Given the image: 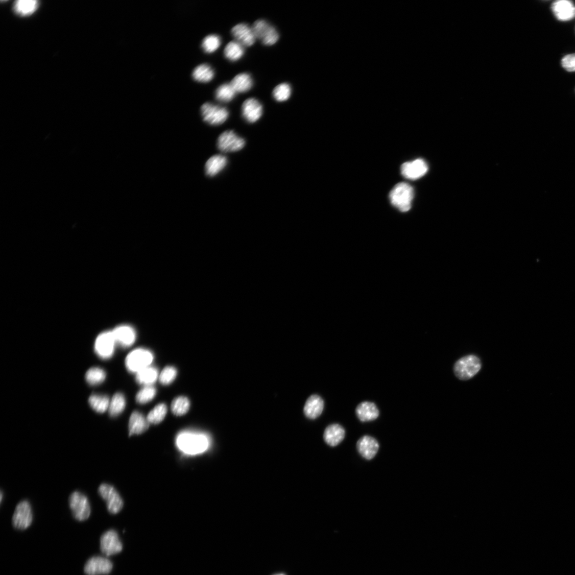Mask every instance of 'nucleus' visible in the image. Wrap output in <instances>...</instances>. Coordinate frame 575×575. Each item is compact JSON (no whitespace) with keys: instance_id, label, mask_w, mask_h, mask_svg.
<instances>
[{"instance_id":"f257e3e1","label":"nucleus","mask_w":575,"mask_h":575,"mask_svg":"<svg viewBox=\"0 0 575 575\" xmlns=\"http://www.w3.org/2000/svg\"><path fill=\"white\" fill-rule=\"evenodd\" d=\"M177 445L187 454H197L206 451L209 446V440L204 434L184 432L178 435Z\"/></svg>"},{"instance_id":"f03ea898","label":"nucleus","mask_w":575,"mask_h":575,"mask_svg":"<svg viewBox=\"0 0 575 575\" xmlns=\"http://www.w3.org/2000/svg\"><path fill=\"white\" fill-rule=\"evenodd\" d=\"M414 197L413 187L410 184L402 182L396 184L390 194L392 204L400 211H409Z\"/></svg>"},{"instance_id":"7ed1b4c3","label":"nucleus","mask_w":575,"mask_h":575,"mask_svg":"<svg viewBox=\"0 0 575 575\" xmlns=\"http://www.w3.org/2000/svg\"><path fill=\"white\" fill-rule=\"evenodd\" d=\"M482 368L481 360L474 355H469L459 359L454 366L456 376L461 380H468L479 372Z\"/></svg>"},{"instance_id":"20e7f679","label":"nucleus","mask_w":575,"mask_h":575,"mask_svg":"<svg viewBox=\"0 0 575 575\" xmlns=\"http://www.w3.org/2000/svg\"><path fill=\"white\" fill-rule=\"evenodd\" d=\"M153 360V354L149 350L143 348L136 349L127 356L126 365L130 372L137 373L150 367Z\"/></svg>"},{"instance_id":"39448f33","label":"nucleus","mask_w":575,"mask_h":575,"mask_svg":"<svg viewBox=\"0 0 575 575\" xmlns=\"http://www.w3.org/2000/svg\"><path fill=\"white\" fill-rule=\"evenodd\" d=\"M69 504L75 518L80 521L88 519L91 515V507L88 498L80 492H73L69 496Z\"/></svg>"},{"instance_id":"423d86ee","label":"nucleus","mask_w":575,"mask_h":575,"mask_svg":"<svg viewBox=\"0 0 575 575\" xmlns=\"http://www.w3.org/2000/svg\"><path fill=\"white\" fill-rule=\"evenodd\" d=\"M201 114L204 121L212 126H218L223 124L229 116V112L226 108L209 103H205L202 106Z\"/></svg>"},{"instance_id":"0eeeda50","label":"nucleus","mask_w":575,"mask_h":575,"mask_svg":"<svg viewBox=\"0 0 575 575\" xmlns=\"http://www.w3.org/2000/svg\"><path fill=\"white\" fill-rule=\"evenodd\" d=\"M98 493L105 500L108 510L112 514H117L123 508L122 497L114 487L107 484L99 486Z\"/></svg>"},{"instance_id":"6e6552de","label":"nucleus","mask_w":575,"mask_h":575,"mask_svg":"<svg viewBox=\"0 0 575 575\" xmlns=\"http://www.w3.org/2000/svg\"><path fill=\"white\" fill-rule=\"evenodd\" d=\"M252 29L256 38L260 40L266 45L270 46L276 44L279 39V35L277 30L265 20L256 21Z\"/></svg>"},{"instance_id":"1a4fd4ad","label":"nucleus","mask_w":575,"mask_h":575,"mask_svg":"<svg viewBox=\"0 0 575 575\" xmlns=\"http://www.w3.org/2000/svg\"><path fill=\"white\" fill-rule=\"evenodd\" d=\"M115 342L112 331H106L100 334L94 344V350L98 356L103 359H108L114 355Z\"/></svg>"},{"instance_id":"9d476101","label":"nucleus","mask_w":575,"mask_h":575,"mask_svg":"<svg viewBox=\"0 0 575 575\" xmlns=\"http://www.w3.org/2000/svg\"><path fill=\"white\" fill-rule=\"evenodd\" d=\"M217 145L221 152L233 153L241 151L245 146V141L233 131H227L219 136Z\"/></svg>"},{"instance_id":"9b49d317","label":"nucleus","mask_w":575,"mask_h":575,"mask_svg":"<svg viewBox=\"0 0 575 575\" xmlns=\"http://www.w3.org/2000/svg\"><path fill=\"white\" fill-rule=\"evenodd\" d=\"M33 513L29 502L25 500L18 504L12 517V524L18 530L28 529L33 521Z\"/></svg>"},{"instance_id":"f8f14e48","label":"nucleus","mask_w":575,"mask_h":575,"mask_svg":"<svg viewBox=\"0 0 575 575\" xmlns=\"http://www.w3.org/2000/svg\"><path fill=\"white\" fill-rule=\"evenodd\" d=\"M101 549L107 557L118 554L122 551L123 544L115 531L109 530L102 536Z\"/></svg>"},{"instance_id":"ddd939ff","label":"nucleus","mask_w":575,"mask_h":575,"mask_svg":"<svg viewBox=\"0 0 575 575\" xmlns=\"http://www.w3.org/2000/svg\"><path fill=\"white\" fill-rule=\"evenodd\" d=\"M112 562L102 557H93L87 561L84 572L87 575H106L112 570Z\"/></svg>"},{"instance_id":"4468645a","label":"nucleus","mask_w":575,"mask_h":575,"mask_svg":"<svg viewBox=\"0 0 575 575\" xmlns=\"http://www.w3.org/2000/svg\"><path fill=\"white\" fill-rule=\"evenodd\" d=\"M428 166L426 161L422 159L406 162L401 167L403 176L408 179L417 180L427 173Z\"/></svg>"},{"instance_id":"2eb2a0df","label":"nucleus","mask_w":575,"mask_h":575,"mask_svg":"<svg viewBox=\"0 0 575 575\" xmlns=\"http://www.w3.org/2000/svg\"><path fill=\"white\" fill-rule=\"evenodd\" d=\"M231 33L235 41L244 46H252L256 39L252 28L245 23H239L234 26L231 30Z\"/></svg>"},{"instance_id":"dca6fc26","label":"nucleus","mask_w":575,"mask_h":575,"mask_svg":"<svg viewBox=\"0 0 575 575\" xmlns=\"http://www.w3.org/2000/svg\"><path fill=\"white\" fill-rule=\"evenodd\" d=\"M242 111L243 117L246 122L254 123L261 117L263 108L257 99L249 98L243 103Z\"/></svg>"},{"instance_id":"f3484780","label":"nucleus","mask_w":575,"mask_h":575,"mask_svg":"<svg viewBox=\"0 0 575 575\" xmlns=\"http://www.w3.org/2000/svg\"><path fill=\"white\" fill-rule=\"evenodd\" d=\"M357 449L360 454L365 459L370 460L376 456L379 448L378 441L370 436H364L358 441Z\"/></svg>"},{"instance_id":"a211bd4d","label":"nucleus","mask_w":575,"mask_h":575,"mask_svg":"<svg viewBox=\"0 0 575 575\" xmlns=\"http://www.w3.org/2000/svg\"><path fill=\"white\" fill-rule=\"evenodd\" d=\"M552 10L556 17L560 21H569L575 17V6L567 0H560L552 5Z\"/></svg>"},{"instance_id":"6ab92c4d","label":"nucleus","mask_w":575,"mask_h":575,"mask_svg":"<svg viewBox=\"0 0 575 575\" xmlns=\"http://www.w3.org/2000/svg\"><path fill=\"white\" fill-rule=\"evenodd\" d=\"M115 342L122 347H129L132 345L136 340V333L133 328L129 326H120L113 331Z\"/></svg>"},{"instance_id":"aec40b11","label":"nucleus","mask_w":575,"mask_h":575,"mask_svg":"<svg viewBox=\"0 0 575 575\" xmlns=\"http://www.w3.org/2000/svg\"><path fill=\"white\" fill-rule=\"evenodd\" d=\"M345 436L344 428L339 424H332L328 426L324 433V440L330 446L339 445Z\"/></svg>"},{"instance_id":"412c9836","label":"nucleus","mask_w":575,"mask_h":575,"mask_svg":"<svg viewBox=\"0 0 575 575\" xmlns=\"http://www.w3.org/2000/svg\"><path fill=\"white\" fill-rule=\"evenodd\" d=\"M324 409V401L322 398L317 395L310 396L307 400L304 408L305 416L310 419H315L322 413Z\"/></svg>"},{"instance_id":"4be33fe9","label":"nucleus","mask_w":575,"mask_h":575,"mask_svg":"<svg viewBox=\"0 0 575 575\" xmlns=\"http://www.w3.org/2000/svg\"><path fill=\"white\" fill-rule=\"evenodd\" d=\"M356 414L362 422H368L377 419L379 411L376 404L370 402H364L356 408Z\"/></svg>"},{"instance_id":"5701e85b","label":"nucleus","mask_w":575,"mask_h":575,"mask_svg":"<svg viewBox=\"0 0 575 575\" xmlns=\"http://www.w3.org/2000/svg\"><path fill=\"white\" fill-rule=\"evenodd\" d=\"M149 424L147 419L142 414L137 411L133 412L129 424L130 436L144 433L148 429Z\"/></svg>"},{"instance_id":"b1692460","label":"nucleus","mask_w":575,"mask_h":575,"mask_svg":"<svg viewBox=\"0 0 575 575\" xmlns=\"http://www.w3.org/2000/svg\"><path fill=\"white\" fill-rule=\"evenodd\" d=\"M228 164L226 156L217 155L211 157L205 164V172L207 176L214 177L221 173Z\"/></svg>"},{"instance_id":"393cba45","label":"nucleus","mask_w":575,"mask_h":575,"mask_svg":"<svg viewBox=\"0 0 575 575\" xmlns=\"http://www.w3.org/2000/svg\"><path fill=\"white\" fill-rule=\"evenodd\" d=\"M236 93H245L252 89L253 80L249 74L237 75L230 83Z\"/></svg>"},{"instance_id":"a878e982","label":"nucleus","mask_w":575,"mask_h":575,"mask_svg":"<svg viewBox=\"0 0 575 575\" xmlns=\"http://www.w3.org/2000/svg\"><path fill=\"white\" fill-rule=\"evenodd\" d=\"M39 2L35 0H18L15 2L14 10L22 17L31 15L38 8Z\"/></svg>"},{"instance_id":"bb28decb","label":"nucleus","mask_w":575,"mask_h":575,"mask_svg":"<svg viewBox=\"0 0 575 575\" xmlns=\"http://www.w3.org/2000/svg\"><path fill=\"white\" fill-rule=\"evenodd\" d=\"M159 376L156 368L148 367L136 373V381L141 385L151 386L156 381Z\"/></svg>"},{"instance_id":"cd10ccee","label":"nucleus","mask_w":575,"mask_h":575,"mask_svg":"<svg viewBox=\"0 0 575 575\" xmlns=\"http://www.w3.org/2000/svg\"><path fill=\"white\" fill-rule=\"evenodd\" d=\"M244 54V46L235 41L229 42L224 51L225 57L233 62L240 60Z\"/></svg>"},{"instance_id":"c85d7f7f","label":"nucleus","mask_w":575,"mask_h":575,"mask_svg":"<svg viewBox=\"0 0 575 575\" xmlns=\"http://www.w3.org/2000/svg\"><path fill=\"white\" fill-rule=\"evenodd\" d=\"M214 71L209 65L202 64L196 67L193 73V78L197 82L207 83L214 77Z\"/></svg>"},{"instance_id":"c756f323","label":"nucleus","mask_w":575,"mask_h":575,"mask_svg":"<svg viewBox=\"0 0 575 575\" xmlns=\"http://www.w3.org/2000/svg\"><path fill=\"white\" fill-rule=\"evenodd\" d=\"M126 400L121 393L115 394L112 397L108 409L109 414L111 417H116L122 413L126 408Z\"/></svg>"},{"instance_id":"7c9ffc66","label":"nucleus","mask_w":575,"mask_h":575,"mask_svg":"<svg viewBox=\"0 0 575 575\" xmlns=\"http://www.w3.org/2000/svg\"><path fill=\"white\" fill-rule=\"evenodd\" d=\"M110 402L109 397L106 395L93 394L89 399L90 406L99 414L105 413L109 409Z\"/></svg>"},{"instance_id":"2f4dec72","label":"nucleus","mask_w":575,"mask_h":575,"mask_svg":"<svg viewBox=\"0 0 575 575\" xmlns=\"http://www.w3.org/2000/svg\"><path fill=\"white\" fill-rule=\"evenodd\" d=\"M236 93L230 83H225L217 89L215 98L220 102L229 103L234 99Z\"/></svg>"},{"instance_id":"473e14b6","label":"nucleus","mask_w":575,"mask_h":575,"mask_svg":"<svg viewBox=\"0 0 575 575\" xmlns=\"http://www.w3.org/2000/svg\"><path fill=\"white\" fill-rule=\"evenodd\" d=\"M190 403L188 398L180 396L175 398L171 405L173 414L177 416H182L189 410Z\"/></svg>"},{"instance_id":"72a5a7b5","label":"nucleus","mask_w":575,"mask_h":575,"mask_svg":"<svg viewBox=\"0 0 575 575\" xmlns=\"http://www.w3.org/2000/svg\"><path fill=\"white\" fill-rule=\"evenodd\" d=\"M106 378V372L101 368H92L87 371L85 374L86 381L92 386L102 384Z\"/></svg>"},{"instance_id":"f704fd0d","label":"nucleus","mask_w":575,"mask_h":575,"mask_svg":"<svg viewBox=\"0 0 575 575\" xmlns=\"http://www.w3.org/2000/svg\"><path fill=\"white\" fill-rule=\"evenodd\" d=\"M167 412L166 405L165 404H159L149 412L147 419L150 423L158 424L165 419Z\"/></svg>"},{"instance_id":"c9c22d12","label":"nucleus","mask_w":575,"mask_h":575,"mask_svg":"<svg viewBox=\"0 0 575 575\" xmlns=\"http://www.w3.org/2000/svg\"><path fill=\"white\" fill-rule=\"evenodd\" d=\"M221 37L215 34L208 35L205 37L202 44L204 52L211 54L215 52L221 45Z\"/></svg>"},{"instance_id":"e433bc0d","label":"nucleus","mask_w":575,"mask_h":575,"mask_svg":"<svg viewBox=\"0 0 575 575\" xmlns=\"http://www.w3.org/2000/svg\"><path fill=\"white\" fill-rule=\"evenodd\" d=\"M291 94V86L286 83H281L277 85L273 91V98L278 102L286 101L290 98Z\"/></svg>"},{"instance_id":"4c0bfd02","label":"nucleus","mask_w":575,"mask_h":575,"mask_svg":"<svg viewBox=\"0 0 575 575\" xmlns=\"http://www.w3.org/2000/svg\"><path fill=\"white\" fill-rule=\"evenodd\" d=\"M156 390L152 386H147L141 389L136 396V401L139 404H145L151 401L156 395Z\"/></svg>"},{"instance_id":"58836bf2","label":"nucleus","mask_w":575,"mask_h":575,"mask_svg":"<svg viewBox=\"0 0 575 575\" xmlns=\"http://www.w3.org/2000/svg\"><path fill=\"white\" fill-rule=\"evenodd\" d=\"M177 376V370L173 367H167L162 371L159 376V380L162 385L171 384Z\"/></svg>"},{"instance_id":"ea45409f","label":"nucleus","mask_w":575,"mask_h":575,"mask_svg":"<svg viewBox=\"0 0 575 575\" xmlns=\"http://www.w3.org/2000/svg\"><path fill=\"white\" fill-rule=\"evenodd\" d=\"M561 65L568 71H575V54L568 55L562 58Z\"/></svg>"},{"instance_id":"a19ab883","label":"nucleus","mask_w":575,"mask_h":575,"mask_svg":"<svg viewBox=\"0 0 575 575\" xmlns=\"http://www.w3.org/2000/svg\"><path fill=\"white\" fill-rule=\"evenodd\" d=\"M3 498V492H2V493H1V501H2Z\"/></svg>"},{"instance_id":"79ce46f5","label":"nucleus","mask_w":575,"mask_h":575,"mask_svg":"<svg viewBox=\"0 0 575 575\" xmlns=\"http://www.w3.org/2000/svg\"><path fill=\"white\" fill-rule=\"evenodd\" d=\"M279 575H284V574H279Z\"/></svg>"}]
</instances>
